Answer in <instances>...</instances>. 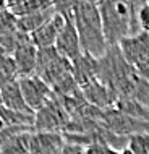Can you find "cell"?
Returning <instances> with one entry per match:
<instances>
[{
	"mask_svg": "<svg viewBox=\"0 0 149 154\" xmlns=\"http://www.w3.org/2000/svg\"><path fill=\"white\" fill-rule=\"evenodd\" d=\"M73 23L76 26L78 36L81 41L83 52L94 59H102L109 51V44L105 41L102 20L97 2H76L74 3Z\"/></svg>",
	"mask_w": 149,
	"mask_h": 154,
	"instance_id": "obj_1",
	"label": "cell"
},
{
	"mask_svg": "<svg viewBox=\"0 0 149 154\" xmlns=\"http://www.w3.org/2000/svg\"><path fill=\"white\" fill-rule=\"evenodd\" d=\"M99 3L105 41L109 47H118V44L133 34V15L130 2L104 0Z\"/></svg>",
	"mask_w": 149,
	"mask_h": 154,
	"instance_id": "obj_2",
	"label": "cell"
},
{
	"mask_svg": "<svg viewBox=\"0 0 149 154\" xmlns=\"http://www.w3.org/2000/svg\"><path fill=\"white\" fill-rule=\"evenodd\" d=\"M34 115V131L37 133H62L63 135L70 122H71L70 114L55 94Z\"/></svg>",
	"mask_w": 149,
	"mask_h": 154,
	"instance_id": "obj_3",
	"label": "cell"
},
{
	"mask_svg": "<svg viewBox=\"0 0 149 154\" xmlns=\"http://www.w3.org/2000/svg\"><path fill=\"white\" fill-rule=\"evenodd\" d=\"M36 75L47 83L50 88L71 75V62L60 55L55 47L41 49L37 55V68Z\"/></svg>",
	"mask_w": 149,
	"mask_h": 154,
	"instance_id": "obj_4",
	"label": "cell"
},
{
	"mask_svg": "<svg viewBox=\"0 0 149 154\" xmlns=\"http://www.w3.org/2000/svg\"><path fill=\"white\" fill-rule=\"evenodd\" d=\"M20 86H21V93H23L24 101H26V104L29 106V109L34 114L49 99H52V96H53L52 88L42 78L37 76V75L20 78Z\"/></svg>",
	"mask_w": 149,
	"mask_h": 154,
	"instance_id": "obj_5",
	"label": "cell"
},
{
	"mask_svg": "<svg viewBox=\"0 0 149 154\" xmlns=\"http://www.w3.org/2000/svg\"><path fill=\"white\" fill-rule=\"evenodd\" d=\"M37 55H39V49L32 44L31 36L21 32V41H20L16 51L13 52V60L20 70V76H32L36 75L37 68Z\"/></svg>",
	"mask_w": 149,
	"mask_h": 154,
	"instance_id": "obj_6",
	"label": "cell"
},
{
	"mask_svg": "<svg viewBox=\"0 0 149 154\" xmlns=\"http://www.w3.org/2000/svg\"><path fill=\"white\" fill-rule=\"evenodd\" d=\"M55 49H57V52H59L63 59H67L68 62H74L78 57H81L83 54H84L73 20H65V26L60 32L59 39H57Z\"/></svg>",
	"mask_w": 149,
	"mask_h": 154,
	"instance_id": "obj_7",
	"label": "cell"
},
{
	"mask_svg": "<svg viewBox=\"0 0 149 154\" xmlns=\"http://www.w3.org/2000/svg\"><path fill=\"white\" fill-rule=\"evenodd\" d=\"M118 49L131 66L139 63L146 57H149V34L147 32H138V34L128 36L118 44Z\"/></svg>",
	"mask_w": 149,
	"mask_h": 154,
	"instance_id": "obj_8",
	"label": "cell"
},
{
	"mask_svg": "<svg viewBox=\"0 0 149 154\" xmlns=\"http://www.w3.org/2000/svg\"><path fill=\"white\" fill-rule=\"evenodd\" d=\"M65 26V18L57 13L49 23H45L42 28H39L31 34V41L37 49H50L55 47L57 39H59L62 29Z\"/></svg>",
	"mask_w": 149,
	"mask_h": 154,
	"instance_id": "obj_9",
	"label": "cell"
},
{
	"mask_svg": "<svg viewBox=\"0 0 149 154\" xmlns=\"http://www.w3.org/2000/svg\"><path fill=\"white\" fill-rule=\"evenodd\" d=\"M71 75L80 88H84L91 83L97 81L99 60L88 55V54H83L81 57L71 62Z\"/></svg>",
	"mask_w": 149,
	"mask_h": 154,
	"instance_id": "obj_10",
	"label": "cell"
},
{
	"mask_svg": "<svg viewBox=\"0 0 149 154\" xmlns=\"http://www.w3.org/2000/svg\"><path fill=\"white\" fill-rule=\"evenodd\" d=\"M65 136L62 133H37L31 135V154H60L63 151Z\"/></svg>",
	"mask_w": 149,
	"mask_h": 154,
	"instance_id": "obj_11",
	"label": "cell"
},
{
	"mask_svg": "<svg viewBox=\"0 0 149 154\" xmlns=\"http://www.w3.org/2000/svg\"><path fill=\"white\" fill-rule=\"evenodd\" d=\"M16 21H18V18L10 10L0 13V45L10 55H13V52L16 51L20 41H21V32L16 28Z\"/></svg>",
	"mask_w": 149,
	"mask_h": 154,
	"instance_id": "obj_12",
	"label": "cell"
},
{
	"mask_svg": "<svg viewBox=\"0 0 149 154\" xmlns=\"http://www.w3.org/2000/svg\"><path fill=\"white\" fill-rule=\"evenodd\" d=\"M0 93H2V107L10 109V110H16V112H24V114H34L23 97L20 80L2 88Z\"/></svg>",
	"mask_w": 149,
	"mask_h": 154,
	"instance_id": "obj_13",
	"label": "cell"
},
{
	"mask_svg": "<svg viewBox=\"0 0 149 154\" xmlns=\"http://www.w3.org/2000/svg\"><path fill=\"white\" fill-rule=\"evenodd\" d=\"M57 15L55 5L52 8H47L44 11H39V13L29 15V16H24V18H18L16 21V28H18L20 32H24V34H32L34 31H37L39 28H42L45 23H49L53 16Z\"/></svg>",
	"mask_w": 149,
	"mask_h": 154,
	"instance_id": "obj_14",
	"label": "cell"
},
{
	"mask_svg": "<svg viewBox=\"0 0 149 154\" xmlns=\"http://www.w3.org/2000/svg\"><path fill=\"white\" fill-rule=\"evenodd\" d=\"M53 5H55L53 2H42V0H16V2H10V11L16 18H24L52 8Z\"/></svg>",
	"mask_w": 149,
	"mask_h": 154,
	"instance_id": "obj_15",
	"label": "cell"
},
{
	"mask_svg": "<svg viewBox=\"0 0 149 154\" xmlns=\"http://www.w3.org/2000/svg\"><path fill=\"white\" fill-rule=\"evenodd\" d=\"M20 78H21L20 76V70L11 55L0 62V89L15 81H18Z\"/></svg>",
	"mask_w": 149,
	"mask_h": 154,
	"instance_id": "obj_16",
	"label": "cell"
},
{
	"mask_svg": "<svg viewBox=\"0 0 149 154\" xmlns=\"http://www.w3.org/2000/svg\"><path fill=\"white\" fill-rule=\"evenodd\" d=\"M126 148L135 154H149V131L131 135L128 138Z\"/></svg>",
	"mask_w": 149,
	"mask_h": 154,
	"instance_id": "obj_17",
	"label": "cell"
},
{
	"mask_svg": "<svg viewBox=\"0 0 149 154\" xmlns=\"http://www.w3.org/2000/svg\"><path fill=\"white\" fill-rule=\"evenodd\" d=\"M84 154H122V151H118V149L109 146V144L105 143H93L89 144V146L84 148Z\"/></svg>",
	"mask_w": 149,
	"mask_h": 154,
	"instance_id": "obj_18",
	"label": "cell"
},
{
	"mask_svg": "<svg viewBox=\"0 0 149 154\" xmlns=\"http://www.w3.org/2000/svg\"><path fill=\"white\" fill-rule=\"evenodd\" d=\"M138 23H139V31L149 34V2H141V5H139Z\"/></svg>",
	"mask_w": 149,
	"mask_h": 154,
	"instance_id": "obj_19",
	"label": "cell"
},
{
	"mask_svg": "<svg viewBox=\"0 0 149 154\" xmlns=\"http://www.w3.org/2000/svg\"><path fill=\"white\" fill-rule=\"evenodd\" d=\"M60 154H84V148L83 146H78V144H71V143H67L63 148V151Z\"/></svg>",
	"mask_w": 149,
	"mask_h": 154,
	"instance_id": "obj_20",
	"label": "cell"
},
{
	"mask_svg": "<svg viewBox=\"0 0 149 154\" xmlns=\"http://www.w3.org/2000/svg\"><path fill=\"white\" fill-rule=\"evenodd\" d=\"M10 10V2H0V13Z\"/></svg>",
	"mask_w": 149,
	"mask_h": 154,
	"instance_id": "obj_21",
	"label": "cell"
},
{
	"mask_svg": "<svg viewBox=\"0 0 149 154\" xmlns=\"http://www.w3.org/2000/svg\"><path fill=\"white\" fill-rule=\"evenodd\" d=\"M7 57H10V54H8V52L5 51V49H3L2 45H0V62H2V60H5Z\"/></svg>",
	"mask_w": 149,
	"mask_h": 154,
	"instance_id": "obj_22",
	"label": "cell"
},
{
	"mask_svg": "<svg viewBox=\"0 0 149 154\" xmlns=\"http://www.w3.org/2000/svg\"><path fill=\"white\" fill-rule=\"evenodd\" d=\"M122 154H135V152H131V151H130V149H128V148H125V149H123V151H122Z\"/></svg>",
	"mask_w": 149,
	"mask_h": 154,
	"instance_id": "obj_23",
	"label": "cell"
},
{
	"mask_svg": "<svg viewBox=\"0 0 149 154\" xmlns=\"http://www.w3.org/2000/svg\"><path fill=\"white\" fill-rule=\"evenodd\" d=\"M5 128V123H3V120H2V117H0V130H3Z\"/></svg>",
	"mask_w": 149,
	"mask_h": 154,
	"instance_id": "obj_24",
	"label": "cell"
},
{
	"mask_svg": "<svg viewBox=\"0 0 149 154\" xmlns=\"http://www.w3.org/2000/svg\"><path fill=\"white\" fill-rule=\"evenodd\" d=\"M0 109H2V93H0Z\"/></svg>",
	"mask_w": 149,
	"mask_h": 154,
	"instance_id": "obj_25",
	"label": "cell"
}]
</instances>
